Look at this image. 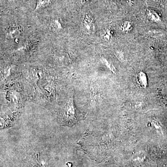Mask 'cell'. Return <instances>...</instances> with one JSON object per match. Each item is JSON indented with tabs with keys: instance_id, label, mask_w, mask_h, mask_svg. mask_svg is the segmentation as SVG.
Instances as JSON below:
<instances>
[{
	"instance_id": "9c48e42d",
	"label": "cell",
	"mask_w": 167,
	"mask_h": 167,
	"mask_svg": "<svg viewBox=\"0 0 167 167\" xmlns=\"http://www.w3.org/2000/svg\"><path fill=\"white\" fill-rule=\"evenodd\" d=\"M145 158V155L144 152H138L133 155L132 160L136 163H141L144 161Z\"/></svg>"
},
{
	"instance_id": "52a82bcc",
	"label": "cell",
	"mask_w": 167,
	"mask_h": 167,
	"mask_svg": "<svg viewBox=\"0 0 167 167\" xmlns=\"http://www.w3.org/2000/svg\"><path fill=\"white\" fill-rule=\"evenodd\" d=\"M34 167H47L48 163L44 158H42L39 154L35 155L34 158Z\"/></svg>"
},
{
	"instance_id": "8fae6325",
	"label": "cell",
	"mask_w": 167,
	"mask_h": 167,
	"mask_svg": "<svg viewBox=\"0 0 167 167\" xmlns=\"http://www.w3.org/2000/svg\"><path fill=\"white\" fill-rule=\"evenodd\" d=\"M102 62L104 63V65L108 68L111 71H112L113 73H115V69L114 68L113 66H112V64H111L110 62H108L105 58H102Z\"/></svg>"
},
{
	"instance_id": "7a4b0ae2",
	"label": "cell",
	"mask_w": 167,
	"mask_h": 167,
	"mask_svg": "<svg viewBox=\"0 0 167 167\" xmlns=\"http://www.w3.org/2000/svg\"><path fill=\"white\" fill-rule=\"evenodd\" d=\"M82 32L86 34H92L95 29L94 22L93 16L89 13H86L83 16L81 23Z\"/></svg>"
},
{
	"instance_id": "ba28073f",
	"label": "cell",
	"mask_w": 167,
	"mask_h": 167,
	"mask_svg": "<svg viewBox=\"0 0 167 167\" xmlns=\"http://www.w3.org/2000/svg\"><path fill=\"white\" fill-rule=\"evenodd\" d=\"M137 78L140 86L143 88H145L147 84V80L145 74L143 72H140L138 74Z\"/></svg>"
},
{
	"instance_id": "277c9868",
	"label": "cell",
	"mask_w": 167,
	"mask_h": 167,
	"mask_svg": "<svg viewBox=\"0 0 167 167\" xmlns=\"http://www.w3.org/2000/svg\"><path fill=\"white\" fill-rule=\"evenodd\" d=\"M49 29L53 32H58L63 29V27L59 20L53 19L50 22Z\"/></svg>"
},
{
	"instance_id": "8992f818",
	"label": "cell",
	"mask_w": 167,
	"mask_h": 167,
	"mask_svg": "<svg viewBox=\"0 0 167 167\" xmlns=\"http://www.w3.org/2000/svg\"><path fill=\"white\" fill-rule=\"evenodd\" d=\"M54 56L55 61L60 64L66 63V62L68 61V58L67 53H65L63 52L56 53Z\"/></svg>"
},
{
	"instance_id": "30bf717a",
	"label": "cell",
	"mask_w": 167,
	"mask_h": 167,
	"mask_svg": "<svg viewBox=\"0 0 167 167\" xmlns=\"http://www.w3.org/2000/svg\"><path fill=\"white\" fill-rule=\"evenodd\" d=\"M131 27V25L129 22H124L121 26V28L123 31H128L130 30Z\"/></svg>"
},
{
	"instance_id": "6da1fadb",
	"label": "cell",
	"mask_w": 167,
	"mask_h": 167,
	"mask_svg": "<svg viewBox=\"0 0 167 167\" xmlns=\"http://www.w3.org/2000/svg\"><path fill=\"white\" fill-rule=\"evenodd\" d=\"M62 118L64 122L70 124L73 123L76 120V111L72 97H70L64 107Z\"/></svg>"
},
{
	"instance_id": "5b68a950",
	"label": "cell",
	"mask_w": 167,
	"mask_h": 167,
	"mask_svg": "<svg viewBox=\"0 0 167 167\" xmlns=\"http://www.w3.org/2000/svg\"><path fill=\"white\" fill-rule=\"evenodd\" d=\"M53 0H37L35 6L36 11L42 9L49 6Z\"/></svg>"
},
{
	"instance_id": "3957f363",
	"label": "cell",
	"mask_w": 167,
	"mask_h": 167,
	"mask_svg": "<svg viewBox=\"0 0 167 167\" xmlns=\"http://www.w3.org/2000/svg\"><path fill=\"white\" fill-rule=\"evenodd\" d=\"M23 30V27L20 25H11L6 29L5 34L8 39H15L21 35Z\"/></svg>"
}]
</instances>
